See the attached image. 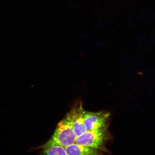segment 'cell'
<instances>
[{"instance_id": "obj_1", "label": "cell", "mask_w": 155, "mask_h": 155, "mask_svg": "<svg viewBox=\"0 0 155 155\" xmlns=\"http://www.w3.org/2000/svg\"><path fill=\"white\" fill-rule=\"evenodd\" d=\"M77 137L70 121L65 116L58 124L50 140L39 148L42 149L53 145H59L65 148L75 143Z\"/></svg>"}, {"instance_id": "obj_2", "label": "cell", "mask_w": 155, "mask_h": 155, "mask_svg": "<svg viewBox=\"0 0 155 155\" xmlns=\"http://www.w3.org/2000/svg\"><path fill=\"white\" fill-rule=\"evenodd\" d=\"M109 138L107 128L87 131L77 137L75 143L82 146L101 150Z\"/></svg>"}, {"instance_id": "obj_3", "label": "cell", "mask_w": 155, "mask_h": 155, "mask_svg": "<svg viewBox=\"0 0 155 155\" xmlns=\"http://www.w3.org/2000/svg\"><path fill=\"white\" fill-rule=\"evenodd\" d=\"M85 112L86 110L83 108L82 101L78 100L75 102L70 111L66 116L70 121L77 137L86 131L84 123Z\"/></svg>"}, {"instance_id": "obj_4", "label": "cell", "mask_w": 155, "mask_h": 155, "mask_svg": "<svg viewBox=\"0 0 155 155\" xmlns=\"http://www.w3.org/2000/svg\"><path fill=\"white\" fill-rule=\"evenodd\" d=\"M109 116L110 113L107 112H91L86 111L84 123L86 131L106 127Z\"/></svg>"}, {"instance_id": "obj_5", "label": "cell", "mask_w": 155, "mask_h": 155, "mask_svg": "<svg viewBox=\"0 0 155 155\" xmlns=\"http://www.w3.org/2000/svg\"><path fill=\"white\" fill-rule=\"evenodd\" d=\"M67 155H103L100 150L82 146L76 143L65 147Z\"/></svg>"}, {"instance_id": "obj_6", "label": "cell", "mask_w": 155, "mask_h": 155, "mask_svg": "<svg viewBox=\"0 0 155 155\" xmlns=\"http://www.w3.org/2000/svg\"><path fill=\"white\" fill-rule=\"evenodd\" d=\"M43 149L40 155H67L64 147L53 145Z\"/></svg>"}]
</instances>
